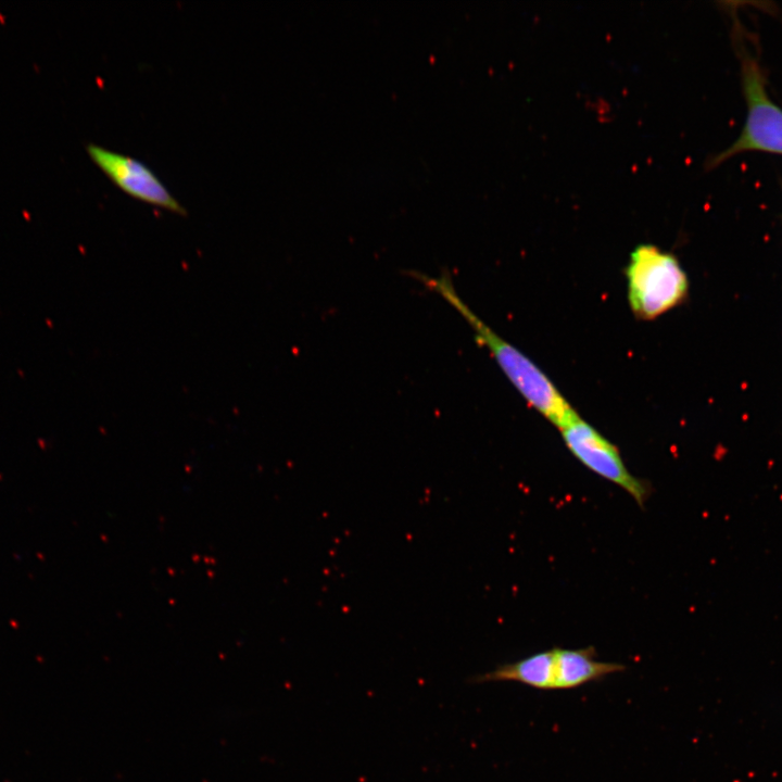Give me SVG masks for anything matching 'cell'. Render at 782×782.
<instances>
[{"label":"cell","instance_id":"277c9868","mask_svg":"<svg viewBox=\"0 0 782 782\" xmlns=\"http://www.w3.org/2000/svg\"><path fill=\"white\" fill-rule=\"evenodd\" d=\"M742 72L747 101L746 123L737 140L718 161L751 150L782 154V110L769 99L754 61L745 60Z\"/></svg>","mask_w":782,"mask_h":782},{"label":"cell","instance_id":"7a4b0ae2","mask_svg":"<svg viewBox=\"0 0 782 782\" xmlns=\"http://www.w3.org/2000/svg\"><path fill=\"white\" fill-rule=\"evenodd\" d=\"M628 302L633 314L654 319L684 301L689 281L678 258L654 244H640L626 266Z\"/></svg>","mask_w":782,"mask_h":782},{"label":"cell","instance_id":"52a82bcc","mask_svg":"<svg viewBox=\"0 0 782 782\" xmlns=\"http://www.w3.org/2000/svg\"><path fill=\"white\" fill-rule=\"evenodd\" d=\"M514 681L539 690H556L554 648L535 653L469 679L470 683Z\"/></svg>","mask_w":782,"mask_h":782},{"label":"cell","instance_id":"8992f818","mask_svg":"<svg viewBox=\"0 0 782 782\" xmlns=\"http://www.w3.org/2000/svg\"><path fill=\"white\" fill-rule=\"evenodd\" d=\"M554 651L556 690L575 689L626 670L621 664L596 660L592 646L575 649L554 647Z\"/></svg>","mask_w":782,"mask_h":782},{"label":"cell","instance_id":"6da1fadb","mask_svg":"<svg viewBox=\"0 0 782 782\" xmlns=\"http://www.w3.org/2000/svg\"><path fill=\"white\" fill-rule=\"evenodd\" d=\"M411 274L443 298L466 320L476 341L488 349L517 391L543 417L559 429L577 413L540 367L475 314L461 298L447 274Z\"/></svg>","mask_w":782,"mask_h":782},{"label":"cell","instance_id":"5b68a950","mask_svg":"<svg viewBox=\"0 0 782 782\" xmlns=\"http://www.w3.org/2000/svg\"><path fill=\"white\" fill-rule=\"evenodd\" d=\"M87 152L93 163L127 194L171 212L186 214V209L143 162L96 143H89Z\"/></svg>","mask_w":782,"mask_h":782},{"label":"cell","instance_id":"3957f363","mask_svg":"<svg viewBox=\"0 0 782 782\" xmlns=\"http://www.w3.org/2000/svg\"><path fill=\"white\" fill-rule=\"evenodd\" d=\"M568 450L586 468L617 484L643 507L651 495V484L633 476L625 465L615 444L576 413L562 428Z\"/></svg>","mask_w":782,"mask_h":782}]
</instances>
